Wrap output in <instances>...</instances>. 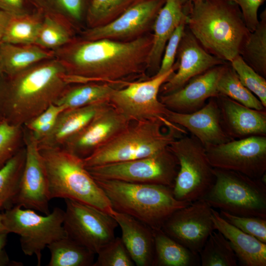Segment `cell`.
Segmentation results:
<instances>
[{
  "instance_id": "1",
  "label": "cell",
  "mask_w": 266,
  "mask_h": 266,
  "mask_svg": "<svg viewBox=\"0 0 266 266\" xmlns=\"http://www.w3.org/2000/svg\"><path fill=\"white\" fill-rule=\"evenodd\" d=\"M152 34L129 41L73 38L54 51L71 85L89 82L124 87L147 68Z\"/></svg>"
},
{
  "instance_id": "43",
  "label": "cell",
  "mask_w": 266,
  "mask_h": 266,
  "mask_svg": "<svg viewBox=\"0 0 266 266\" xmlns=\"http://www.w3.org/2000/svg\"><path fill=\"white\" fill-rule=\"evenodd\" d=\"M186 20L182 21L174 31L165 46L159 68L154 75L163 74L173 67L177 56L178 47L184 34Z\"/></svg>"
},
{
  "instance_id": "11",
  "label": "cell",
  "mask_w": 266,
  "mask_h": 266,
  "mask_svg": "<svg viewBox=\"0 0 266 266\" xmlns=\"http://www.w3.org/2000/svg\"><path fill=\"white\" fill-rule=\"evenodd\" d=\"M175 63L167 72L143 81L130 82L112 92L109 103L128 120L132 122L160 119L168 121V109L159 100L162 86L175 72Z\"/></svg>"
},
{
  "instance_id": "24",
  "label": "cell",
  "mask_w": 266,
  "mask_h": 266,
  "mask_svg": "<svg viewBox=\"0 0 266 266\" xmlns=\"http://www.w3.org/2000/svg\"><path fill=\"white\" fill-rule=\"evenodd\" d=\"M187 16L180 0H166L152 27V45L148 57L147 68L157 73L168 40L177 26L187 19Z\"/></svg>"
},
{
  "instance_id": "29",
  "label": "cell",
  "mask_w": 266,
  "mask_h": 266,
  "mask_svg": "<svg viewBox=\"0 0 266 266\" xmlns=\"http://www.w3.org/2000/svg\"><path fill=\"white\" fill-rule=\"evenodd\" d=\"M51 258L48 266H91L95 254L68 237L49 244Z\"/></svg>"
},
{
  "instance_id": "26",
  "label": "cell",
  "mask_w": 266,
  "mask_h": 266,
  "mask_svg": "<svg viewBox=\"0 0 266 266\" xmlns=\"http://www.w3.org/2000/svg\"><path fill=\"white\" fill-rule=\"evenodd\" d=\"M53 58V51L34 44L0 42V61L6 75L15 74L41 61Z\"/></svg>"
},
{
  "instance_id": "31",
  "label": "cell",
  "mask_w": 266,
  "mask_h": 266,
  "mask_svg": "<svg viewBox=\"0 0 266 266\" xmlns=\"http://www.w3.org/2000/svg\"><path fill=\"white\" fill-rule=\"evenodd\" d=\"M239 55L261 76L266 78V10L260 15L256 29L250 32Z\"/></svg>"
},
{
  "instance_id": "44",
  "label": "cell",
  "mask_w": 266,
  "mask_h": 266,
  "mask_svg": "<svg viewBox=\"0 0 266 266\" xmlns=\"http://www.w3.org/2000/svg\"><path fill=\"white\" fill-rule=\"evenodd\" d=\"M239 7L245 24L250 32L253 31L259 23L258 11L266 0H228Z\"/></svg>"
},
{
  "instance_id": "13",
  "label": "cell",
  "mask_w": 266,
  "mask_h": 266,
  "mask_svg": "<svg viewBox=\"0 0 266 266\" xmlns=\"http://www.w3.org/2000/svg\"><path fill=\"white\" fill-rule=\"evenodd\" d=\"M213 168L232 170L255 179L266 172V136L232 139L205 148Z\"/></svg>"
},
{
  "instance_id": "3",
  "label": "cell",
  "mask_w": 266,
  "mask_h": 266,
  "mask_svg": "<svg viewBox=\"0 0 266 266\" xmlns=\"http://www.w3.org/2000/svg\"><path fill=\"white\" fill-rule=\"evenodd\" d=\"M186 26L209 53L231 62L250 33L238 6L228 0H199L184 6Z\"/></svg>"
},
{
  "instance_id": "35",
  "label": "cell",
  "mask_w": 266,
  "mask_h": 266,
  "mask_svg": "<svg viewBox=\"0 0 266 266\" xmlns=\"http://www.w3.org/2000/svg\"><path fill=\"white\" fill-rule=\"evenodd\" d=\"M25 156V147H22L0 168V204L5 209L12 206V201L19 187Z\"/></svg>"
},
{
  "instance_id": "14",
  "label": "cell",
  "mask_w": 266,
  "mask_h": 266,
  "mask_svg": "<svg viewBox=\"0 0 266 266\" xmlns=\"http://www.w3.org/2000/svg\"><path fill=\"white\" fill-rule=\"evenodd\" d=\"M24 143L25 161L12 206L20 205L47 215L50 212L49 203L51 199L48 180L38 143L25 131Z\"/></svg>"
},
{
  "instance_id": "47",
  "label": "cell",
  "mask_w": 266,
  "mask_h": 266,
  "mask_svg": "<svg viewBox=\"0 0 266 266\" xmlns=\"http://www.w3.org/2000/svg\"><path fill=\"white\" fill-rule=\"evenodd\" d=\"M12 15L0 9V42Z\"/></svg>"
},
{
  "instance_id": "10",
  "label": "cell",
  "mask_w": 266,
  "mask_h": 266,
  "mask_svg": "<svg viewBox=\"0 0 266 266\" xmlns=\"http://www.w3.org/2000/svg\"><path fill=\"white\" fill-rule=\"evenodd\" d=\"M86 168L94 178L159 184L173 188L179 164L167 147L149 157Z\"/></svg>"
},
{
  "instance_id": "9",
  "label": "cell",
  "mask_w": 266,
  "mask_h": 266,
  "mask_svg": "<svg viewBox=\"0 0 266 266\" xmlns=\"http://www.w3.org/2000/svg\"><path fill=\"white\" fill-rule=\"evenodd\" d=\"M168 148L179 164L172 188L174 197L190 202L202 199L215 180L205 147L196 137L186 134L173 140Z\"/></svg>"
},
{
  "instance_id": "37",
  "label": "cell",
  "mask_w": 266,
  "mask_h": 266,
  "mask_svg": "<svg viewBox=\"0 0 266 266\" xmlns=\"http://www.w3.org/2000/svg\"><path fill=\"white\" fill-rule=\"evenodd\" d=\"M137 0H90L85 17L89 28L112 22Z\"/></svg>"
},
{
  "instance_id": "46",
  "label": "cell",
  "mask_w": 266,
  "mask_h": 266,
  "mask_svg": "<svg viewBox=\"0 0 266 266\" xmlns=\"http://www.w3.org/2000/svg\"><path fill=\"white\" fill-rule=\"evenodd\" d=\"M8 233L7 231L0 233V266H22V263L11 260L5 251Z\"/></svg>"
},
{
  "instance_id": "40",
  "label": "cell",
  "mask_w": 266,
  "mask_h": 266,
  "mask_svg": "<svg viewBox=\"0 0 266 266\" xmlns=\"http://www.w3.org/2000/svg\"><path fill=\"white\" fill-rule=\"evenodd\" d=\"M93 266H133L131 258L121 237H115L102 247Z\"/></svg>"
},
{
  "instance_id": "48",
  "label": "cell",
  "mask_w": 266,
  "mask_h": 266,
  "mask_svg": "<svg viewBox=\"0 0 266 266\" xmlns=\"http://www.w3.org/2000/svg\"><path fill=\"white\" fill-rule=\"evenodd\" d=\"M2 208V205L0 204V233L6 231L2 221V213L1 212V210Z\"/></svg>"
},
{
  "instance_id": "17",
  "label": "cell",
  "mask_w": 266,
  "mask_h": 266,
  "mask_svg": "<svg viewBox=\"0 0 266 266\" xmlns=\"http://www.w3.org/2000/svg\"><path fill=\"white\" fill-rule=\"evenodd\" d=\"M131 123L109 103L60 147L84 159L107 143Z\"/></svg>"
},
{
  "instance_id": "49",
  "label": "cell",
  "mask_w": 266,
  "mask_h": 266,
  "mask_svg": "<svg viewBox=\"0 0 266 266\" xmlns=\"http://www.w3.org/2000/svg\"><path fill=\"white\" fill-rule=\"evenodd\" d=\"M199 0H180L182 5L185 6L189 3H193L198 1Z\"/></svg>"
},
{
  "instance_id": "16",
  "label": "cell",
  "mask_w": 266,
  "mask_h": 266,
  "mask_svg": "<svg viewBox=\"0 0 266 266\" xmlns=\"http://www.w3.org/2000/svg\"><path fill=\"white\" fill-rule=\"evenodd\" d=\"M212 207L202 199L173 212L161 229L172 239L193 252H199L215 230Z\"/></svg>"
},
{
  "instance_id": "12",
  "label": "cell",
  "mask_w": 266,
  "mask_h": 266,
  "mask_svg": "<svg viewBox=\"0 0 266 266\" xmlns=\"http://www.w3.org/2000/svg\"><path fill=\"white\" fill-rule=\"evenodd\" d=\"M65 200L63 226L67 237L95 254L115 237L118 225L112 215L73 200Z\"/></svg>"
},
{
  "instance_id": "42",
  "label": "cell",
  "mask_w": 266,
  "mask_h": 266,
  "mask_svg": "<svg viewBox=\"0 0 266 266\" xmlns=\"http://www.w3.org/2000/svg\"><path fill=\"white\" fill-rule=\"evenodd\" d=\"M219 214L224 219L235 227L266 243V218L238 216L222 210Z\"/></svg>"
},
{
  "instance_id": "5",
  "label": "cell",
  "mask_w": 266,
  "mask_h": 266,
  "mask_svg": "<svg viewBox=\"0 0 266 266\" xmlns=\"http://www.w3.org/2000/svg\"><path fill=\"white\" fill-rule=\"evenodd\" d=\"M47 174L51 200H73L112 215L114 210L83 159L60 147L38 146Z\"/></svg>"
},
{
  "instance_id": "7",
  "label": "cell",
  "mask_w": 266,
  "mask_h": 266,
  "mask_svg": "<svg viewBox=\"0 0 266 266\" xmlns=\"http://www.w3.org/2000/svg\"><path fill=\"white\" fill-rule=\"evenodd\" d=\"M215 180L202 198L212 208L266 219V184L241 173L213 168Z\"/></svg>"
},
{
  "instance_id": "6",
  "label": "cell",
  "mask_w": 266,
  "mask_h": 266,
  "mask_svg": "<svg viewBox=\"0 0 266 266\" xmlns=\"http://www.w3.org/2000/svg\"><path fill=\"white\" fill-rule=\"evenodd\" d=\"M94 179L115 211L129 215L153 230L161 229L173 212L192 203L177 200L172 188L167 186Z\"/></svg>"
},
{
  "instance_id": "8",
  "label": "cell",
  "mask_w": 266,
  "mask_h": 266,
  "mask_svg": "<svg viewBox=\"0 0 266 266\" xmlns=\"http://www.w3.org/2000/svg\"><path fill=\"white\" fill-rule=\"evenodd\" d=\"M65 211L55 207L45 215L20 205H13L2 213V221L9 233L20 236L21 249L27 256L35 255L37 265L41 262L42 252L53 242L67 237L63 226Z\"/></svg>"
},
{
  "instance_id": "20",
  "label": "cell",
  "mask_w": 266,
  "mask_h": 266,
  "mask_svg": "<svg viewBox=\"0 0 266 266\" xmlns=\"http://www.w3.org/2000/svg\"><path fill=\"white\" fill-rule=\"evenodd\" d=\"M227 63L194 77L172 93L159 96L160 100L168 109L178 113H190L200 109L210 98L219 95L218 81Z\"/></svg>"
},
{
  "instance_id": "39",
  "label": "cell",
  "mask_w": 266,
  "mask_h": 266,
  "mask_svg": "<svg viewBox=\"0 0 266 266\" xmlns=\"http://www.w3.org/2000/svg\"><path fill=\"white\" fill-rule=\"evenodd\" d=\"M23 127L13 125L4 120L0 122V168L22 147Z\"/></svg>"
},
{
  "instance_id": "38",
  "label": "cell",
  "mask_w": 266,
  "mask_h": 266,
  "mask_svg": "<svg viewBox=\"0 0 266 266\" xmlns=\"http://www.w3.org/2000/svg\"><path fill=\"white\" fill-rule=\"evenodd\" d=\"M241 83L266 107V80L250 67L240 55L229 63Z\"/></svg>"
},
{
  "instance_id": "51",
  "label": "cell",
  "mask_w": 266,
  "mask_h": 266,
  "mask_svg": "<svg viewBox=\"0 0 266 266\" xmlns=\"http://www.w3.org/2000/svg\"><path fill=\"white\" fill-rule=\"evenodd\" d=\"M1 121V119H0V122Z\"/></svg>"
},
{
  "instance_id": "4",
  "label": "cell",
  "mask_w": 266,
  "mask_h": 266,
  "mask_svg": "<svg viewBox=\"0 0 266 266\" xmlns=\"http://www.w3.org/2000/svg\"><path fill=\"white\" fill-rule=\"evenodd\" d=\"M160 119L131 122L107 143L83 159L86 167L123 162L155 155L186 134L184 128Z\"/></svg>"
},
{
  "instance_id": "18",
  "label": "cell",
  "mask_w": 266,
  "mask_h": 266,
  "mask_svg": "<svg viewBox=\"0 0 266 266\" xmlns=\"http://www.w3.org/2000/svg\"><path fill=\"white\" fill-rule=\"evenodd\" d=\"M175 72L162 86L161 95L172 93L184 86L189 80L207 70L226 62L206 51L186 26L180 41Z\"/></svg>"
},
{
  "instance_id": "22",
  "label": "cell",
  "mask_w": 266,
  "mask_h": 266,
  "mask_svg": "<svg viewBox=\"0 0 266 266\" xmlns=\"http://www.w3.org/2000/svg\"><path fill=\"white\" fill-rule=\"evenodd\" d=\"M112 216L121 228V238L134 264L153 266L155 253L153 230L126 214L114 210Z\"/></svg>"
},
{
  "instance_id": "27",
  "label": "cell",
  "mask_w": 266,
  "mask_h": 266,
  "mask_svg": "<svg viewBox=\"0 0 266 266\" xmlns=\"http://www.w3.org/2000/svg\"><path fill=\"white\" fill-rule=\"evenodd\" d=\"M155 253L153 266H199V254L167 235L161 229L153 230Z\"/></svg>"
},
{
  "instance_id": "41",
  "label": "cell",
  "mask_w": 266,
  "mask_h": 266,
  "mask_svg": "<svg viewBox=\"0 0 266 266\" xmlns=\"http://www.w3.org/2000/svg\"><path fill=\"white\" fill-rule=\"evenodd\" d=\"M66 109L62 105L52 104L26 124L23 128L26 132L38 142L51 132L59 115Z\"/></svg>"
},
{
  "instance_id": "30",
  "label": "cell",
  "mask_w": 266,
  "mask_h": 266,
  "mask_svg": "<svg viewBox=\"0 0 266 266\" xmlns=\"http://www.w3.org/2000/svg\"><path fill=\"white\" fill-rule=\"evenodd\" d=\"M73 38L71 24L60 17L43 14L34 44L54 51L68 44Z\"/></svg>"
},
{
  "instance_id": "28",
  "label": "cell",
  "mask_w": 266,
  "mask_h": 266,
  "mask_svg": "<svg viewBox=\"0 0 266 266\" xmlns=\"http://www.w3.org/2000/svg\"><path fill=\"white\" fill-rule=\"evenodd\" d=\"M120 87L105 83L89 82L69 85L55 104L66 109L108 102L114 89Z\"/></svg>"
},
{
  "instance_id": "23",
  "label": "cell",
  "mask_w": 266,
  "mask_h": 266,
  "mask_svg": "<svg viewBox=\"0 0 266 266\" xmlns=\"http://www.w3.org/2000/svg\"><path fill=\"white\" fill-rule=\"evenodd\" d=\"M211 219L215 230L229 241L237 259L243 266H266V243L235 227L211 208Z\"/></svg>"
},
{
  "instance_id": "15",
  "label": "cell",
  "mask_w": 266,
  "mask_h": 266,
  "mask_svg": "<svg viewBox=\"0 0 266 266\" xmlns=\"http://www.w3.org/2000/svg\"><path fill=\"white\" fill-rule=\"evenodd\" d=\"M166 0H137L117 18L99 27L83 31L82 38L129 41L139 37L152 27Z\"/></svg>"
},
{
  "instance_id": "34",
  "label": "cell",
  "mask_w": 266,
  "mask_h": 266,
  "mask_svg": "<svg viewBox=\"0 0 266 266\" xmlns=\"http://www.w3.org/2000/svg\"><path fill=\"white\" fill-rule=\"evenodd\" d=\"M217 89L219 95L244 106L259 110L266 109L259 99L241 83L229 63L226 64L218 80Z\"/></svg>"
},
{
  "instance_id": "45",
  "label": "cell",
  "mask_w": 266,
  "mask_h": 266,
  "mask_svg": "<svg viewBox=\"0 0 266 266\" xmlns=\"http://www.w3.org/2000/svg\"><path fill=\"white\" fill-rule=\"evenodd\" d=\"M0 9L12 16L28 14L35 10L28 0H0Z\"/></svg>"
},
{
  "instance_id": "25",
  "label": "cell",
  "mask_w": 266,
  "mask_h": 266,
  "mask_svg": "<svg viewBox=\"0 0 266 266\" xmlns=\"http://www.w3.org/2000/svg\"><path fill=\"white\" fill-rule=\"evenodd\" d=\"M108 103V102H104L65 109L59 115L51 132L37 142L38 145L62 147L68 139L81 130Z\"/></svg>"
},
{
  "instance_id": "32",
  "label": "cell",
  "mask_w": 266,
  "mask_h": 266,
  "mask_svg": "<svg viewBox=\"0 0 266 266\" xmlns=\"http://www.w3.org/2000/svg\"><path fill=\"white\" fill-rule=\"evenodd\" d=\"M43 14L36 10L18 16H12L0 42L14 44H34Z\"/></svg>"
},
{
  "instance_id": "21",
  "label": "cell",
  "mask_w": 266,
  "mask_h": 266,
  "mask_svg": "<svg viewBox=\"0 0 266 266\" xmlns=\"http://www.w3.org/2000/svg\"><path fill=\"white\" fill-rule=\"evenodd\" d=\"M216 99L222 126L231 139L266 136V109L251 108L223 95Z\"/></svg>"
},
{
  "instance_id": "36",
  "label": "cell",
  "mask_w": 266,
  "mask_h": 266,
  "mask_svg": "<svg viewBox=\"0 0 266 266\" xmlns=\"http://www.w3.org/2000/svg\"><path fill=\"white\" fill-rule=\"evenodd\" d=\"M34 9L43 14L63 18L73 26L85 16L88 0H28Z\"/></svg>"
},
{
  "instance_id": "33",
  "label": "cell",
  "mask_w": 266,
  "mask_h": 266,
  "mask_svg": "<svg viewBox=\"0 0 266 266\" xmlns=\"http://www.w3.org/2000/svg\"><path fill=\"white\" fill-rule=\"evenodd\" d=\"M199 256L201 266L237 265V257L229 241L218 231L210 234Z\"/></svg>"
},
{
  "instance_id": "2",
  "label": "cell",
  "mask_w": 266,
  "mask_h": 266,
  "mask_svg": "<svg viewBox=\"0 0 266 266\" xmlns=\"http://www.w3.org/2000/svg\"><path fill=\"white\" fill-rule=\"evenodd\" d=\"M71 85L65 67L55 57L41 61L0 83V118L24 127L55 103Z\"/></svg>"
},
{
  "instance_id": "50",
  "label": "cell",
  "mask_w": 266,
  "mask_h": 266,
  "mask_svg": "<svg viewBox=\"0 0 266 266\" xmlns=\"http://www.w3.org/2000/svg\"><path fill=\"white\" fill-rule=\"evenodd\" d=\"M4 75V72L2 69V65L0 61V83L1 81V79Z\"/></svg>"
},
{
  "instance_id": "19",
  "label": "cell",
  "mask_w": 266,
  "mask_h": 266,
  "mask_svg": "<svg viewBox=\"0 0 266 266\" xmlns=\"http://www.w3.org/2000/svg\"><path fill=\"white\" fill-rule=\"evenodd\" d=\"M166 119L189 131L205 148L232 140L222 126L216 97L210 98L201 108L190 113L168 109Z\"/></svg>"
}]
</instances>
